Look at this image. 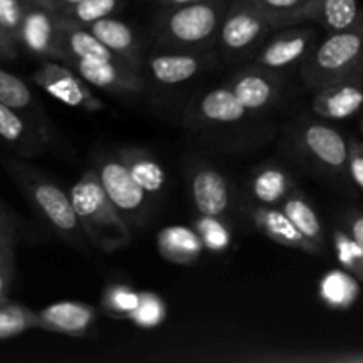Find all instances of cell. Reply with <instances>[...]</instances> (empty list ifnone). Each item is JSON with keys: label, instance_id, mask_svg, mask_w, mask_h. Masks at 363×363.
I'll return each mask as SVG.
<instances>
[{"label": "cell", "instance_id": "cell-1", "mask_svg": "<svg viewBox=\"0 0 363 363\" xmlns=\"http://www.w3.org/2000/svg\"><path fill=\"white\" fill-rule=\"evenodd\" d=\"M71 202L89 241L103 252H117L130 245L131 227L106 195L94 169L85 170L71 186Z\"/></svg>", "mask_w": 363, "mask_h": 363}, {"label": "cell", "instance_id": "cell-2", "mask_svg": "<svg viewBox=\"0 0 363 363\" xmlns=\"http://www.w3.org/2000/svg\"><path fill=\"white\" fill-rule=\"evenodd\" d=\"M6 167L43 222L66 243L85 248L89 238L78 220L69 194H66L55 181L23 163L7 160Z\"/></svg>", "mask_w": 363, "mask_h": 363}, {"label": "cell", "instance_id": "cell-3", "mask_svg": "<svg viewBox=\"0 0 363 363\" xmlns=\"http://www.w3.org/2000/svg\"><path fill=\"white\" fill-rule=\"evenodd\" d=\"M301 77L308 87L319 89L347 78L363 77V18L354 27L330 32L301 62Z\"/></svg>", "mask_w": 363, "mask_h": 363}, {"label": "cell", "instance_id": "cell-4", "mask_svg": "<svg viewBox=\"0 0 363 363\" xmlns=\"http://www.w3.org/2000/svg\"><path fill=\"white\" fill-rule=\"evenodd\" d=\"M225 0H202L163 7L156 20V41L170 50H199L218 38Z\"/></svg>", "mask_w": 363, "mask_h": 363}, {"label": "cell", "instance_id": "cell-5", "mask_svg": "<svg viewBox=\"0 0 363 363\" xmlns=\"http://www.w3.org/2000/svg\"><path fill=\"white\" fill-rule=\"evenodd\" d=\"M103 188L130 227H142L151 215L149 195L133 179L119 155H105L94 167Z\"/></svg>", "mask_w": 363, "mask_h": 363}, {"label": "cell", "instance_id": "cell-6", "mask_svg": "<svg viewBox=\"0 0 363 363\" xmlns=\"http://www.w3.org/2000/svg\"><path fill=\"white\" fill-rule=\"evenodd\" d=\"M32 80L64 105L91 113L105 110V103L89 87L91 84L60 60H45L32 74Z\"/></svg>", "mask_w": 363, "mask_h": 363}, {"label": "cell", "instance_id": "cell-7", "mask_svg": "<svg viewBox=\"0 0 363 363\" xmlns=\"http://www.w3.org/2000/svg\"><path fill=\"white\" fill-rule=\"evenodd\" d=\"M272 28V20L252 0H234L223 14L218 41L225 52L245 53Z\"/></svg>", "mask_w": 363, "mask_h": 363}, {"label": "cell", "instance_id": "cell-8", "mask_svg": "<svg viewBox=\"0 0 363 363\" xmlns=\"http://www.w3.org/2000/svg\"><path fill=\"white\" fill-rule=\"evenodd\" d=\"M301 152L332 174H346L350 142L339 130L325 123H307L298 131Z\"/></svg>", "mask_w": 363, "mask_h": 363}, {"label": "cell", "instance_id": "cell-9", "mask_svg": "<svg viewBox=\"0 0 363 363\" xmlns=\"http://www.w3.org/2000/svg\"><path fill=\"white\" fill-rule=\"evenodd\" d=\"M18 45L39 59L62 62L64 52L59 39V13L27 2Z\"/></svg>", "mask_w": 363, "mask_h": 363}, {"label": "cell", "instance_id": "cell-10", "mask_svg": "<svg viewBox=\"0 0 363 363\" xmlns=\"http://www.w3.org/2000/svg\"><path fill=\"white\" fill-rule=\"evenodd\" d=\"M188 186L191 202L199 215L225 216L233 206V188L229 179L211 163L197 160L188 169Z\"/></svg>", "mask_w": 363, "mask_h": 363}, {"label": "cell", "instance_id": "cell-11", "mask_svg": "<svg viewBox=\"0 0 363 363\" xmlns=\"http://www.w3.org/2000/svg\"><path fill=\"white\" fill-rule=\"evenodd\" d=\"M64 64L73 67L85 82L106 92L138 94L145 85L144 78L140 77L137 67L130 66L124 60H98L71 57Z\"/></svg>", "mask_w": 363, "mask_h": 363}, {"label": "cell", "instance_id": "cell-12", "mask_svg": "<svg viewBox=\"0 0 363 363\" xmlns=\"http://www.w3.org/2000/svg\"><path fill=\"white\" fill-rule=\"evenodd\" d=\"M248 216L255 223L259 230L264 234L268 240L282 245V247L294 248V250L305 252L311 255H321L323 247L308 240L296 225L289 220V216L275 206H248Z\"/></svg>", "mask_w": 363, "mask_h": 363}, {"label": "cell", "instance_id": "cell-13", "mask_svg": "<svg viewBox=\"0 0 363 363\" xmlns=\"http://www.w3.org/2000/svg\"><path fill=\"white\" fill-rule=\"evenodd\" d=\"M362 18L363 9L358 0H308L284 20L282 27L318 21L328 32H340L354 27Z\"/></svg>", "mask_w": 363, "mask_h": 363}, {"label": "cell", "instance_id": "cell-14", "mask_svg": "<svg viewBox=\"0 0 363 363\" xmlns=\"http://www.w3.org/2000/svg\"><path fill=\"white\" fill-rule=\"evenodd\" d=\"M227 85L250 113L272 106L282 92V80L277 71L259 66L240 71L227 82Z\"/></svg>", "mask_w": 363, "mask_h": 363}, {"label": "cell", "instance_id": "cell-15", "mask_svg": "<svg viewBox=\"0 0 363 363\" xmlns=\"http://www.w3.org/2000/svg\"><path fill=\"white\" fill-rule=\"evenodd\" d=\"M315 32L311 28H291L275 35L259 53L255 66L264 69L280 71L303 62L314 50Z\"/></svg>", "mask_w": 363, "mask_h": 363}, {"label": "cell", "instance_id": "cell-16", "mask_svg": "<svg viewBox=\"0 0 363 363\" xmlns=\"http://www.w3.org/2000/svg\"><path fill=\"white\" fill-rule=\"evenodd\" d=\"M96 308L84 301H57L38 312V328L67 337H85L96 323Z\"/></svg>", "mask_w": 363, "mask_h": 363}, {"label": "cell", "instance_id": "cell-17", "mask_svg": "<svg viewBox=\"0 0 363 363\" xmlns=\"http://www.w3.org/2000/svg\"><path fill=\"white\" fill-rule=\"evenodd\" d=\"M363 106V77L347 78L319 89L312 101L315 116L326 121L353 117Z\"/></svg>", "mask_w": 363, "mask_h": 363}, {"label": "cell", "instance_id": "cell-18", "mask_svg": "<svg viewBox=\"0 0 363 363\" xmlns=\"http://www.w3.org/2000/svg\"><path fill=\"white\" fill-rule=\"evenodd\" d=\"M206 57L197 50H170L152 53L147 59V69L160 85H179L191 80L206 67Z\"/></svg>", "mask_w": 363, "mask_h": 363}, {"label": "cell", "instance_id": "cell-19", "mask_svg": "<svg viewBox=\"0 0 363 363\" xmlns=\"http://www.w3.org/2000/svg\"><path fill=\"white\" fill-rule=\"evenodd\" d=\"M0 138L21 156H35L50 142L45 131L35 123L25 117V113L0 103Z\"/></svg>", "mask_w": 363, "mask_h": 363}, {"label": "cell", "instance_id": "cell-20", "mask_svg": "<svg viewBox=\"0 0 363 363\" xmlns=\"http://www.w3.org/2000/svg\"><path fill=\"white\" fill-rule=\"evenodd\" d=\"M248 110L241 105L229 85L223 84L220 87L211 89L201 98L195 99L191 106V116L206 124H236L248 116Z\"/></svg>", "mask_w": 363, "mask_h": 363}, {"label": "cell", "instance_id": "cell-21", "mask_svg": "<svg viewBox=\"0 0 363 363\" xmlns=\"http://www.w3.org/2000/svg\"><path fill=\"white\" fill-rule=\"evenodd\" d=\"M156 248L167 262L177 266H191L204 252L197 230L186 225L163 227L156 236Z\"/></svg>", "mask_w": 363, "mask_h": 363}, {"label": "cell", "instance_id": "cell-22", "mask_svg": "<svg viewBox=\"0 0 363 363\" xmlns=\"http://www.w3.org/2000/svg\"><path fill=\"white\" fill-rule=\"evenodd\" d=\"M59 39L64 52L62 62H66L71 57L98 60H123L112 50L106 48L87 27L67 20L62 14H59Z\"/></svg>", "mask_w": 363, "mask_h": 363}, {"label": "cell", "instance_id": "cell-23", "mask_svg": "<svg viewBox=\"0 0 363 363\" xmlns=\"http://www.w3.org/2000/svg\"><path fill=\"white\" fill-rule=\"evenodd\" d=\"M87 28L106 48L112 50L119 59H123L124 62L137 67V69L140 67L142 53L140 45H138V38L126 21H121L108 16L87 25Z\"/></svg>", "mask_w": 363, "mask_h": 363}, {"label": "cell", "instance_id": "cell-24", "mask_svg": "<svg viewBox=\"0 0 363 363\" xmlns=\"http://www.w3.org/2000/svg\"><path fill=\"white\" fill-rule=\"evenodd\" d=\"M117 155L149 197L155 199L163 194L167 184V172L155 155L135 145L123 147Z\"/></svg>", "mask_w": 363, "mask_h": 363}, {"label": "cell", "instance_id": "cell-25", "mask_svg": "<svg viewBox=\"0 0 363 363\" xmlns=\"http://www.w3.org/2000/svg\"><path fill=\"white\" fill-rule=\"evenodd\" d=\"M293 190V179L284 167L266 163L259 167L250 177V195L264 206L282 204Z\"/></svg>", "mask_w": 363, "mask_h": 363}, {"label": "cell", "instance_id": "cell-26", "mask_svg": "<svg viewBox=\"0 0 363 363\" xmlns=\"http://www.w3.org/2000/svg\"><path fill=\"white\" fill-rule=\"evenodd\" d=\"M360 296V282L346 269H332L323 275L319 282V298L333 311H346L353 307Z\"/></svg>", "mask_w": 363, "mask_h": 363}, {"label": "cell", "instance_id": "cell-27", "mask_svg": "<svg viewBox=\"0 0 363 363\" xmlns=\"http://www.w3.org/2000/svg\"><path fill=\"white\" fill-rule=\"evenodd\" d=\"M280 209L289 216L291 222L308 238L314 243H318L319 247L325 248L326 236H325V227H323L321 218L315 213L314 206L307 201L303 194L300 190H291V194L280 204Z\"/></svg>", "mask_w": 363, "mask_h": 363}, {"label": "cell", "instance_id": "cell-28", "mask_svg": "<svg viewBox=\"0 0 363 363\" xmlns=\"http://www.w3.org/2000/svg\"><path fill=\"white\" fill-rule=\"evenodd\" d=\"M191 227L201 236L204 250L211 252V254H222V252L229 250L230 243H233V230L225 222V216L199 215Z\"/></svg>", "mask_w": 363, "mask_h": 363}, {"label": "cell", "instance_id": "cell-29", "mask_svg": "<svg viewBox=\"0 0 363 363\" xmlns=\"http://www.w3.org/2000/svg\"><path fill=\"white\" fill-rule=\"evenodd\" d=\"M0 103L21 113L38 112L43 116L41 110L35 108L34 94L28 85L20 77L2 69V67H0Z\"/></svg>", "mask_w": 363, "mask_h": 363}, {"label": "cell", "instance_id": "cell-30", "mask_svg": "<svg viewBox=\"0 0 363 363\" xmlns=\"http://www.w3.org/2000/svg\"><path fill=\"white\" fill-rule=\"evenodd\" d=\"M30 328H38V312L9 298L0 303V339H11Z\"/></svg>", "mask_w": 363, "mask_h": 363}, {"label": "cell", "instance_id": "cell-31", "mask_svg": "<svg viewBox=\"0 0 363 363\" xmlns=\"http://www.w3.org/2000/svg\"><path fill=\"white\" fill-rule=\"evenodd\" d=\"M140 301V293L126 284H108L103 291L101 311L108 318L130 319Z\"/></svg>", "mask_w": 363, "mask_h": 363}, {"label": "cell", "instance_id": "cell-32", "mask_svg": "<svg viewBox=\"0 0 363 363\" xmlns=\"http://www.w3.org/2000/svg\"><path fill=\"white\" fill-rule=\"evenodd\" d=\"M124 2L126 0H82L74 6L60 7L57 13L62 14L67 20L74 21V23L87 27L94 21L112 16Z\"/></svg>", "mask_w": 363, "mask_h": 363}, {"label": "cell", "instance_id": "cell-33", "mask_svg": "<svg viewBox=\"0 0 363 363\" xmlns=\"http://www.w3.org/2000/svg\"><path fill=\"white\" fill-rule=\"evenodd\" d=\"M333 248L340 266L363 286V248L350 236L346 229L333 230Z\"/></svg>", "mask_w": 363, "mask_h": 363}, {"label": "cell", "instance_id": "cell-34", "mask_svg": "<svg viewBox=\"0 0 363 363\" xmlns=\"http://www.w3.org/2000/svg\"><path fill=\"white\" fill-rule=\"evenodd\" d=\"M167 314H169L167 303L158 294L151 293V291H142L140 301H138L137 308L131 312L128 321H131L138 328L151 330L163 325V321L167 319Z\"/></svg>", "mask_w": 363, "mask_h": 363}, {"label": "cell", "instance_id": "cell-35", "mask_svg": "<svg viewBox=\"0 0 363 363\" xmlns=\"http://www.w3.org/2000/svg\"><path fill=\"white\" fill-rule=\"evenodd\" d=\"M252 2L272 20L273 28H280L282 27L284 20H286L291 13L300 9V7L303 6V4H307L308 0H252Z\"/></svg>", "mask_w": 363, "mask_h": 363}, {"label": "cell", "instance_id": "cell-36", "mask_svg": "<svg viewBox=\"0 0 363 363\" xmlns=\"http://www.w3.org/2000/svg\"><path fill=\"white\" fill-rule=\"evenodd\" d=\"M25 0H0V25L18 43L21 20L25 14Z\"/></svg>", "mask_w": 363, "mask_h": 363}, {"label": "cell", "instance_id": "cell-37", "mask_svg": "<svg viewBox=\"0 0 363 363\" xmlns=\"http://www.w3.org/2000/svg\"><path fill=\"white\" fill-rule=\"evenodd\" d=\"M14 243H16V223L11 213L0 204V254L14 255Z\"/></svg>", "mask_w": 363, "mask_h": 363}, {"label": "cell", "instance_id": "cell-38", "mask_svg": "<svg viewBox=\"0 0 363 363\" xmlns=\"http://www.w3.org/2000/svg\"><path fill=\"white\" fill-rule=\"evenodd\" d=\"M289 362H323V363H363V351H346V353L318 354V357H289Z\"/></svg>", "mask_w": 363, "mask_h": 363}, {"label": "cell", "instance_id": "cell-39", "mask_svg": "<svg viewBox=\"0 0 363 363\" xmlns=\"http://www.w3.org/2000/svg\"><path fill=\"white\" fill-rule=\"evenodd\" d=\"M347 174L351 181L357 184L363 191V149L360 147V142H350V162H347Z\"/></svg>", "mask_w": 363, "mask_h": 363}, {"label": "cell", "instance_id": "cell-40", "mask_svg": "<svg viewBox=\"0 0 363 363\" xmlns=\"http://www.w3.org/2000/svg\"><path fill=\"white\" fill-rule=\"evenodd\" d=\"M14 273V255L0 254V300H6Z\"/></svg>", "mask_w": 363, "mask_h": 363}, {"label": "cell", "instance_id": "cell-41", "mask_svg": "<svg viewBox=\"0 0 363 363\" xmlns=\"http://www.w3.org/2000/svg\"><path fill=\"white\" fill-rule=\"evenodd\" d=\"M344 227L350 233V236L363 248V213H347L346 218H344Z\"/></svg>", "mask_w": 363, "mask_h": 363}, {"label": "cell", "instance_id": "cell-42", "mask_svg": "<svg viewBox=\"0 0 363 363\" xmlns=\"http://www.w3.org/2000/svg\"><path fill=\"white\" fill-rule=\"evenodd\" d=\"M18 50H20V45L0 25V59L14 60L18 57Z\"/></svg>", "mask_w": 363, "mask_h": 363}, {"label": "cell", "instance_id": "cell-43", "mask_svg": "<svg viewBox=\"0 0 363 363\" xmlns=\"http://www.w3.org/2000/svg\"><path fill=\"white\" fill-rule=\"evenodd\" d=\"M155 2L160 4L162 7H172V6H184V4L202 2V0H155Z\"/></svg>", "mask_w": 363, "mask_h": 363}, {"label": "cell", "instance_id": "cell-44", "mask_svg": "<svg viewBox=\"0 0 363 363\" xmlns=\"http://www.w3.org/2000/svg\"><path fill=\"white\" fill-rule=\"evenodd\" d=\"M28 4H38V6L46 7V9H52V11H59V4L57 0H25Z\"/></svg>", "mask_w": 363, "mask_h": 363}, {"label": "cell", "instance_id": "cell-45", "mask_svg": "<svg viewBox=\"0 0 363 363\" xmlns=\"http://www.w3.org/2000/svg\"><path fill=\"white\" fill-rule=\"evenodd\" d=\"M82 2V0H57V4H59V9L60 7H66V6H74V4Z\"/></svg>", "mask_w": 363, "mask_h": 363}, {"label": "cell", "instance_id": "cell-46", "mask_svg": "<svg viewBox=\"0 0 363 363\" xmlns=\"http://www.w3.org/2000/svg\"><path fill=\"white\" fill-rule=\"evenodd\" d=\"M360 130H362V133H363V119H362V123H360Z\"/></svg>", "mask_w": 363, "mask_h": 363}, {"label": "cell", "instance_id": "cell-47", "mask_svg": "<svg viewBox=\"0 0 363 363\" xmlns=\"http://www.w3.org/2000/svg\"><path fill=\"white\" fill-rule=\"evenodd\" d=\"M358 142H360V147L363 149V140H358Z\"/></svg>", "mask_w": 363, "mask_h": 363}, {"label": "cell", "instance_id": "cell-48", "mask_svg": "<svg viewBox=\"0 0 363 363\" xmlns=\"http://www.w3.org/2000/svg\"><path fill=\"white\" fill-rule=\"evenodd\" d=\"M6 300H7V298H6ZM2 301H4V300H0V303H2Z\"/></svg>", "mask_w": 363, "mask_h": 363}]
</instances>
